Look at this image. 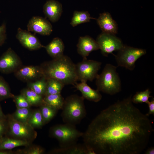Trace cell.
I'll return each mask as SVG.
<instances>
[{"mask_svg":"<svg viewBox=\"0 0 154 154\" xmlns=\"http://www.w3.org/2000/svg\"><path fill=\"white\" fill-rule=\"evenodd\" d=\"M32 112L29 108H17L12 117L18 121L27 123Z\"/></svg>","mask_w":154,"mask_h":154,"instance_id":"obj_28","label":"cell"},{"mask_svg":"<svg viewBox=\"0 0 154 154\" xmlns=\"http://www.w3.org/2000/svg\"><path fill=\"white\" fill-rule=\"evenodd\" d=\"M13 152L10 150H0V154H11Z\"/></svg>","mask_w":154,"mask_h":154,"instance_id":"obj_37","label":"cell"},{"mask_svg":"<svg viewBox=\"0 0 154 154\" xmlns=\"http://www.w3.org/2000/svg\"><path fill=\"white\" fill-rule=\"evenodd\" d=\"M21 64L19 56L9 48L0 57V72L5 74L15 72L21 67Z\"/></svg>","mask_w":154,"mask_h":154,"instance_id":"obj_10","label":"cell"},{"mask_svg":"<svg viewBox=\"0 0 154 154\" xmlns=\"http://www.w3.org/2000/svg\"><path fill=\"white\" fill-rule=\"evenodd\" d=\"M102 54L107 56L114 51H118L123 46L121 40L114 35L102 32L96 40Z\"/></svg>","mask_w":154,"mask_h":154,"instance_id":"obj_9","label":"cell"},{"mask_svg":"<svg viewBox=\"0 0 154 154\" xmlns=\"http://www.w3.org/2000/svg\"><path fill=\"white\" fill-rule=\"evenodd\" d=\"M50 136L58 141L60 147H64L77 143L83 132L78 130L75 125L64 123L55 125L50 130Z\"/></svg>","mask_w":154,"mask_h":154,"instance_id":"obj_5","label":"cell"},{"mask_svg":"<svg viewBox=\"0 0 154 154\" xmlns=\"http://www.w3.org/2000/svg\"><path fill=\"white\" fill-rule=\"evenodd\" d=\"M47 85V79L44 76L28 84V88L37 94L44 96L45 94Z\"/></svg>","mask_w":154,"mask_h":154,"instance_id":"obj_23","label":"cell"},{"mask_svg":"<svg viewBox=\"0 0 154 154\" xmlns=\"http://www.w3.org/2000/svg\"><path fill=\"white\" fill-rule=\"evenodd\" d=\"M17 108H30L31 105L22 94L14 96L13 98Z\"/></svg>","mask_w":154,"mask_h":154,"instance_id":"obj_31","label":"cell"},{"mask_svg":"<svg viewBox=\"0 0 154 154\" xmlns=\"http://www.w3.org/2000/svg\"><path fill=\"white\" fill-rule=\"evenodd\" d=\"M49 153L60 154H95L93 151L88 149L84 143H77L65 147H60L52 150Z\"/></svg>","mask_w":154,"mask_h":154,"instance_id":"obj_17","label":"cell"},{"mask_svg":"<svg viewBox=\"0 0 154 154\" xmlns=\"http://www.w3.org/2000/svg\"><path fill=\"white\" fill-rule=\"evenodd\" d=\"M65 99L60 94H49L43 97V103L48 105L58 110H62Z\"/></svg>","mask_w":154,"mask_h":154,"instance_id":"obj_21","label":"cell"},{"mask_svg":"<svg viewBox=\"0 0 154 154\" xmlns=\"http://www.w3.org/2000/svg\"><path fill=\"white\" fill-rule=\"evenodd\" d=\"M78 53L84 58H86L92 51L99 49L96 41L88 36L80 37L77 45Z\"/></svg>","mask_w":154,"mask_h":154,"instance_id":"obj_14","label":"cell"},{"mask_svg":"<svg viewBox=\"0 0 154 154\" xmlns=\"http://www.w3.org/2000/svg\"><path fill=\"white\" fill-rule=\"evenodd\" d=\"M117 68L110 64H106L102 73L96 78L97 90L111 95L121 91V81Z\"/></svg>","mask_w":154,"mask_h":154,"instance_id":"obj_4","label":"cell"},{"mask_svg":"<svg viewBox=\"0 0 154 154\" xmlns=\"http://www.w3.org/2000/svg\"><path fill=\"white\" fill-rule=\"evenodd\" d=\"M21 94L25 96L31 106L41 105L43 103L44 96L37 94L29 88L23 89Z\"/></svg>","mask_w":154,"mask_h":154,"instance_id":"obj_22","label":"cell"},{"mask_svg":"<svg viewBox=\"0 0 154 154\" xmlns=\"http://www.w3.org/2000/svg\"><path fill=\"white\" fill-rule=\"evenodd\" d=\"M145 154H154V148L153 147H149L145 151Z\"/></svg>","mask_w":154,"mask_h":154,"instance_id":"obj_36","label":"cell"},{"mask_svg":"<svg viewBox=\"0 0 154 154\" xmlns=\"http://www.w3.org/2000/svg\"><path fill=\"white\" fill-rule=\"evenodd\" d=\"M27 30L43 35H49L52 31L50 23L46 19L36 16L31 18L27 26Z\"/></svg>","mask_w":154,"mask_h":154,"instance_id":"obj_11","label":"cell"},{"mask_svg":"<svg viewBox=\"0 0 154 154\" xmlns=\"http://www.w3.org/2000/svg\"><path fill=\"white\" fill-rule=\"evenodd\" d=\"M131 98L118 101L93 119L82 137L88 149L95 154H139L146 149L154 129Z\"/></svg>","mask_w":154,"mask_h":154,"instance_id":"obj_1","label":"cell"},{"mask_svg":"<svg viewBox=\"0 0 154 154\" xmlns=\"http://www.w3.org/2000/svg\"><path fill=\"white\" fill-rule=\"evenodd\" d=\"M44 149L42 147L34 146L19 151L18 153L25 154H42L44 153Z\"/></svg>","mask_w":154,"mask_h":154,"instance_id":"obj_32","label":"cell"},{"mask_svg":"<svg viewBox=\"0 0 154 154\" xmlns=\"http://www.w3.org/2000/svg\"><path fill=\"white\" fill-rule=\"evenodd\" d=\"M43 11L45 16L51 22H57L60 18L62 12L61 4L55 0H48L44 4Z\"/></svg>","mask_w":154,"mask_h":154,"instance_id":"obj_15","label":"cell"},{"mask_svg":"<svg viewBox=\"0 0 154 154\" xmlns=\"http://www.w3.org/2000/svg\"><path fill=\"white\" fill-rule=\"evenodd\" d=\"M84 98L76 94L67 97L64 100L61 116L63 122L73 125L79 124L86 116Z\"/></svg>","mask_w":154,"mask_h":154,"instance_id":"obj_3","label":"cell"},{"mask_svg":"<svg viewBox=\"0 0 154 154\" xmlns=\"http://www.w3.org/2000/svg\"><path fill=\"white\" fill-rule=\"evenodd\" d=\"M14 95L11 92L9 86L3 78L0 76V101L9 98Z\"/></svg>","mask_w":154,"mask_h":154,"instance_id":"obj_30","label":"cell"},{"mask_svg":"<svg viewBox=\"0 0 154 154\" xmlns=\"http://www.w3.org/2000/svg\"><path fill=\"white\" fill-rule=\"evenodd\" d=\"M27 123L33 128H40L44 123L40 109L32 112Z\"/></svg>","mask_w":154,"mask_h":154,"instance_id":"obj_27","label":"cell"},{"mask_svg":"<svg viewBox=\"0 0 154 154\" xmlns=\"http://www.w3.org/2000/svg\"><path fill=\"white\" fill-rule=\"evenodd\" d=\"M95 19L90 17L87 11H75L70 23L72 27H75L81 23L89 22L91 19Z\"/></svg>","mask_w":154,"mask_h":154,"instance_id":"obj_25","label":"cell"},{"mask_svg":"<svg viewBox=\"0 0 154 154\" xmlns=\"http://www.w3.org/2000/svg\"><path fill=\"white\" fill-rule=\"evenodd\" d=\"M6 38V25L4 22L0 26V46L4 43Z\"/></svg>","mask_w":154,"mask_h":154,"instance_id":"obj_33","label":"cell"},{"mask_svg":"<svg viewBox=\"0 0 154 154\" xmlns=\"http://www.w3.org/2000/svg\"><path fill=\"white\" fill-rule=\"evenodd\" d=\"M7 128V123L5 119L0 120V140L3 137Z\"/></svg>","mask_w":154,"mask_h":154,"instance_id":"obj_34","label":"cell"},{"mask_svg":"<svg viewBox=\"0 0 154 154\" xmlns=\"http://www.w3.org/2000/svg\"><path fill=\"white\" fill-rule=\"evenodd\" d=\"M46 79V88L45 96L61 93V91L65 85L61 82L56 79L52 78Z\"/></svg>","mask_w":154,"mask_h":154,"instance_id":"obj_24","label":"cell"},{"mask_svg":"<svg viewBox=\"0 0 154 154\" xmlns=\"http://www.w3.org/2000/svg\"><path fill=\"white\" fill-rule=\"evenodd\" d=\"M97 20L103 32L114 35L117 33V25L109 13L100 14Z\"/></svg>","mask_w":154,"mask_h":154,"instance_id":"obj_16","label":"cell"},{"mask_svg":"<svg viewBox=\"0 0 154 154\" xmlns=\"http://www.w3.org/2000/svg\"><path fill=\"white\" fill-rule=\"evenodd\" d=\"M40 106V109L44 124L50 121L55 116L58 110L44 103Z\"/></svg>","mask_w":154,"mask_h":154,"instance_id":"obj_26","label":"cell"},{"mask_svg":"<svg viewBox=\"0 0 154 154\" xmlns=\"http://www.w3.org/2000/svg\"><path fill=\"white\" fill-rule=\"evenodd\" d=\"M6 119V117L3 114L1 109L0 104V120H4Z\"/></svg>","mask_w":154,"mask_h":154,"instance_id":"obj_38","label":"cell"},{"mask_svg":"<svg viewBox=\"0 0 154 154\" xmlns=\"http://www.w3.org/2000/svg\"><path fill=\"white\" fill-rule=\"evenodd\" d=\"M149 106V111L146 114L147 116L151 115H154V98H152L151 101L149 102L147 104Z\"/></svg>","mask_w":154,"mask_h":154,"instance_id":"obj_35","label":"cell"},{"mask_svg":"<svg viewBox=\"0 0 154 154\" xmlns=\"http://www.w3.org/2000/svg\"><path fill=\"white\" fill-rule=\"evenodd\" d=\"M47 53L53 58H56L64 55V46L62 40L55 37L46 46H45Z\"/></svg>","mask_w":154,"mask_h":154,"instance_id":"obj_19","label":"cell"},{"mask_svg":"<svg viewBox=\"0 0 154 154\" xmlns=\"http://www.w3.org/2000/svg\"><path fill=\"white\" fill-rule=\"evenodd\" d=\"M151 92L149 89L141 92H137L131 97V101L135 104L145 103L147 104L149 102V99L151 96H150Z\"/></svg>","mask_w":154,"mask_h":154,"instance_id":"obj_29","label":"cell"},{"mask_svg":"<svg viewBox=\"0 0 154 154\" xmlns=\"http://www.w3.org/2000/svg\"><path fill=\"white\" fill-rule=\"evenodd\" d=\"M77 90L81 93L82 96L88 100L97 102L102 99V96L98 90H94L91 88L86 83V82H81L76 83L74 85Z\"/></svg>","mask_w":154,"mask_h":154,"instance_id":"obj_18","label":"cell"},{"mask_svg":"<svg viewBox=\"0 0 154 154\" xmlns=\"http://www.w3.org/2000/svg\"><path fill=\"white\" fill-rule=\"evenodd\" d=\"M101 62L93 60L84 58L83 60L76 64V71L78 81L87 82L92 81L98 75Z\"/></svg>","mask_w":154,"mask_h":154,"instance_id":"obj_7","label":"cell"},{"mask_svg":"<svg viewBox=\"0 0 154 154\" xmlns=\"http://www.w3.org/2000/svg\"><path fill=\"white\" fill-rule=\"evenodd\" d=\"M30 142L26 140L3 137L0 140V150H11L16 147L29 146Z\"/></svg>","mask_w":154,"mask_h":154,"instance_id":"obj_20","label":"cell"},{"mask_svg":"<svg viewBox=\"0 0 154 154\" xmlns=\"http://www.w3.org/2000/svg\"><path fill=\"white\" fill-rule=\"evenodd\" d=\"M7 126L10 134L15 138L24 139L29 142L35 139L37 133L27 123H22L9 116Z\"/></svg>","mask_w":154,"mask_h":154,"instance_id":"obj_8","label":"cell"},{"mask_svg":"<svg viewBox=\"0 0 154 154\" xmlns=\"http://www.w3.org/2000/svg\"><path fill=\"white\" fill-rule=\"evenodd\" d=\"M15 73L18 78L26 82L34 81L44 76L41 66H29L21 67Z\"/></svg>","mask_w":154,"mask_h":154,"instance_id":"obj_13","label":"cell"},{"mask_svg":"<svg viewBox=\"0 0 154 154\" xmlns=\"http://www.w3.org/2000/svg\"><path fill=\"white\" fill-rule=\"evenodd\" d=\"M75 64L68 56L64 55L41 66L44 76L60 81L64 85H74L78 81Z\"/></svg>","mask_w":154,"mask_h":154,"instance_id":"obj_2","label":"cell"},{"mask_svg":"<svg viewBox=\"0 0 154 154\" xmlns=\"http://www.w3.org/2000/svg\"><path fill=\"white\" fill-rule=\"evenodd\" d=\"M114 55L118 66L123 67L133 70L136 61L146 53L145 49L124 45Z\"/></svg>","mask_w":154,"mask_h":154,"instance_id":"obj_6","label":"cell"},{"mask_svg":"<svg viewBox=\"0 0 154 154\" xmlns=\"http://www.w3.org/2000/svg\"><path fill=\"white\" fill-rule=\"evenodd\" d=\"M16 37L24 47L31 50H36L44 48L38 38L28 30L19 28Z\"/></svg>","mask_w":154,"mask_h":154,"instance_id":"obj_12","label":"cell"}]
</instances>
